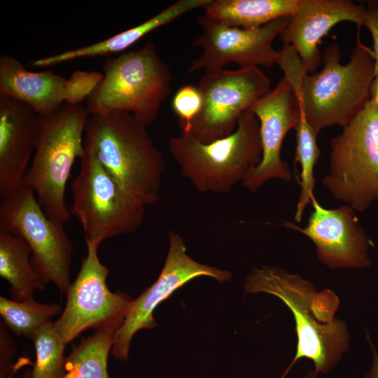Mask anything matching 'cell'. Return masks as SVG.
I'll return each mask as SVG.
<instances>
[{
  "instance_id": "obj_1",
  "label": "cell",
  "mask_w": 378,
  "mask_h": 378,
  "mask_svg": "<svg viewBox=\"0 0 378 378\" xmlns=\"http://www.w3.org/2000/svg\"><path fill=\"white\" fill-rule=\"evenodd\" d=\"M244 290L278 298L293 316L296 351L280 378H286L293 365L304 358L313 362L316 372L327 374L348 351L350 336L346 322L335 316L340 300L333 290H318L300 274L270 265L253 268L246 276Z\"/></svg>"
},
{
  "instance_id": "obj_2",
  "label": "cell",
  "mask_w": 378,
  "mask_h": 378,
  "mask_svg": "<svg viewBox=\"0 0 378 378\" xmlns=\"http://www.w3.org/2000/svg\"><path fill=\"white\" fill-rule=\"evenodd\" d=\"M147 126L128 112L113 111L90 115L85 130V145L120 188L146 206L159 200L165 170Z\"/></svg>"
},
{
  "instance_id": "obj_3",
  "label": "cell",
  "mask_w": 378,
  "mask_h": 378,
  "mask_svg": "<svg viewBox=\"0 0 378 378\" xmlns=\"http://www.w3.org/2000/svg\"><path fill=\"white\" fill-rule=\"evenodd\" d=\"M337 43L322 55L321 70L307 74L295 92L304 118L315 134L335 125L344 127L370 100L374 78L373 51L358 38L349 62L342 64Z\"/></svg>"
},
{
  "instance_id": "obj_4",
  "label": "cell",
  "mask_w": 378,
  "mask_h": 378,
  "mask_svg": "<svg viewBox=\"0 0 378 378\" xmlns=\"http://www.w3.org/2000/svg\"><path fill=\"white\" fill-rule=\"evenodd\" d=\"M168 146L181 174L200 192L228 193L259 164L262 154L259 121L249 109L224 138L203 144L181 133L170 137Z\"/></svg>"
},
{
  "instance_id": "obj_5",
  "label": "cell",
  "mask_w": 378,
  "mask_h": 378,
  "mask_svg": "<svg viewBox=\"0 0 378 378\" xmlns=\"http://www.w3.org/2000/svg\"><path fill=\"white\" fill-rule=\"evenodd\" d=\"M89 116L84 104L64 103L41 116L38 140L22 184L33 190L49 217L63 224L71 217L66 188L75 160L85 154L83 137Z\"/></svg>"
},
{
  "instance_id": "obj_6",
  "label": "cell",
  "mask_w": 378,
  "mask_h": 378,
  "mask_svg": "<svg viewBox=\"0 0 378 378\" xmlns=\"http://www.w3.org/2000/svg\"><path fill=\"white\" fill-rule=\"evenodd\" d=\"M102 73V80L85 101L90 115L122 111L146 125L155 121L173 77L153 42L105 60Z\"/></svg>"
},
{
  "instance_id": "obj_7",
  "label": "cell",
  "mask_w": 378,
  "mask_h": 378,
  "mask_svg": "<svg viewBox=\"0 0 378 378\" xmlns=\"http://www.w3.org/2000/svg\"><path fill=\"white\" fill-rule=\"evenodd\" d=\"M330 147L323 186L336 200L365 211L378 201V106L370 100Z\"/></svg>"
},
{
  "instance_id": "obj_8",
  "label": "cell",
  "mask_w": 378,
  "mask_h": 378,
  "mask_svg": "<svg viewBox=\"0 0 378 378\" xmlns=\"http://www.w3.org/2000/svg\"><path fill=\"white\" fill-rule=\"evenodd\" d=\"M85 149L71 183L70 211L81 224L85 241L101 243L134 232L144 221L146 206L120 188L90 147Z\"/></svg>"
},
{
  "instance_id": "obj_9",
  "label": "cell",
  "mask_w": 378,
  "mask_h": 378,
  "mask_svg": "<svg viewBox=\"0 0 378 378\" xmlns=\"http://www.w3.org/2000/svg\"><path fill=\"white\" fill-rule=\"evenodd\" d=\"M63 223L49 217L31 189L22 186L1 199L0 228L29 246L32 264L45 284L65 294L70 281L74 246Z\"/></svg>"
},
{
  "instance_id": "obj_10",
  "label": "cell",
  "mask_w": 378,
  "mask_h": 378,
  "mask_svg": "<svg viewBox=\"0 0 378 378\" xmlns=\"http://www.w3.org/2000/svg\"><path fill=\"white\" fill-rule=\"evenodd\" d=\"M87 253L77 276L65 295L66 304L53 326L67 344L90 328L122 324L134 299L125 293L112 292L106 279L110 272L98 255L101 243L85 241Z\"/></svg>"
},
{
  "instance_id": "obj_11",
  "label": "cell",
  "mask_w": 378,
  "mask_h": 378,
  "mask_svg": "<svg viewBox=\"0 0 378 378\" xmlns=\"http://www.w3.org/2000/svg\"><path fill=\"white\" fill-rule=\"evenodd\" d=\"M269 77L257 66L205 72L197 88L202 108L188 133L207 144L232 134L241 114L271 90Z\"/></svg>"
},
{
  "instance_id": "obj_12",
  "label": "cell",
  "mask_w": 378,
  "mask_h": 378,
  "mask_svg": "<svg viewBox=\"0 0 378 378\" xmlns=\"http://www.w3.org/2000/svg\"><path fill=\"white\" fill-rule=\"evenodd\" d=\"M169 248L163 267L156 281L134 300L121 326L115 331L112 356L127 360L134 335L143 329L157 326L154 311L174 291L199 276H209L224 282L232 278L230 272L198 262L188 255L183 239L178 233H168Z\"/></svg>"
},
{
  "instance_id": "obj_13",
  "label": "cell",
  "mask_w": 378,
  "mask_h": 378,
  "mask_svg": "<svg viewBox=\"0 0 378 378\" xmlns=\"http://www.w3.org/2000/svg\"><path fill=\"white\" fill-rule=\"evenodd\" d=\"M289 17L260 27L242 28L219 23L205 14L200 16L197 20L202 32L192 43L200 47L202 52L192 60L187 71L219 70L230 62L237 64L240 68L272 66L277 64L279 57L273 41L288 24Z\"/></svg>"
},
{
  "instance_id": "obj_14",
  "label": "cell",
  "mask_w": 378,
  "mask_h": 378,
  "mask_svg": "<svg viewBox=\"0 0 378 378\" xmlns=\"http://www.w3.org/2000/svg\"><path fill=\"white\" fill-rule=\"evenodd\" d=\"M307 224L300 227L284 221L283 225L301 232L316 246L319 261L330 269H361L370 265V240L348 204L336 209L322 206L315 197Z\"/></svg>"
},
{
  "instance_id": "obj_15",
  "label": "cell",
  "mask_w": 378,
  "mask_h": 378,
  "mask_svg": "<svg viewBox=\"0 0 378 378\" xmlns=\"http://www.w3.org/2000/svg\"><path fill=\"white\" fill-rule=\"evenodd\" d=\"M249 110L259 121L262 154L259 164L242 184L254 192L271 178L286 182L292 179L287 162L281 158V148L288 131L299 122L302 110L291 84L284 77L274 89L256 100Z\"/></svg>"
},
{
  "instance_id": "obj_16",
  "label": "cell",
  "mask_w": 378,
  "mask_h": 378,
  "mask_svg": "<svg viewBox=\"0 0 378 378\" xmlns=\"http://www.w3.org/2000/svg\"><path fill=\"white\" fill-rule=\"evenodd\" d=\"M365 13V7L349 0H302L279 38L295 49L307 74H313L322 64L321 39L342 22L364 26Z\"/></svg>"
},
{
  "instance_id": "obj_17",
  "label": "cell",
  "mask_w": 378,
  "mask_h": 378,
  "mask_svg": "<svg viewBox=\"0 0 378 378\" xmlns=\"http://www.w3.org/2000/svg\"><path fill=\"white\" fill-rule=\"evenodd\" d=\"M41 116L27 104L0 97V197L19 188L38 140Z\"/></svg>"
},
{
  "instance_id": "obj_18",
  "label": "cell",
  "mask_w": 378,
  "mask_h": 378,
  "mask_svg": "<svg viewBox=\"0 0 378 378\" xmlns=\"http://www.w3.org/2000/svg\"><path fill=\"white\" fill-rule=\"evenodd\" d=\"M66 78L52 70L28 71L13 56L0 57V97L23 102L40 116H48L64 104Z\"/></svg>"
},
{
  "instance_id": "obj_19",
  "label": "cell",
  "mask_w": 378,
  "mask_h": 378,
  "mask_svg": "<svg viewBox=\"0 0 378 378\" xmlns=\"http://www.w3.org/2000/svg\"><path fill=\"white\" fill-rule=\"evenodd\" d=\"M209 1L210 0H178L132 28L89 46L36 59L31 62L30 65L45 68L78 59L122 53L152 31L190 10L204 8Z\"/></svg>"
},
{
  "instance_id": "obj_20",
  "label": "cell",
  "mask_w": 378,
  "mask_h": 378,
  "mask_svg": "<svg viewBox=\"0 0 378 378\" xmlns=\"http://www.w3.org/2000/svg\"><path fill=\"white\" fill-rule=\"evenodd\" d=\"M302 0H211L203 8L210 18L229 27L256 28L290 16Z\"/></svg>"
},
{
  "instance_id": "obj_21",
  "label": "cell",
  "mask_w": 378,
  "mask_h": 378,
  "mask_svg": "<svg viewBox=\"0 0 378 378\" xmlns=\"http://www.w3.org/2000/svg\"><path fill=\"white\" fill-rule=\"evenodd\" d=\"M31 251L21 237L0 228V276L10 285L15 301L34 298L36 290H43L45 282L29 258Z\"/></svg>"
},
{
  "instance_id": "obj_22",
  "label": "cell",
  "mask_w": 378,
  "mask_h": 378,
  "mask_svg": "<svg viewBox=\"0 0 378 378\" xmlns=\"http://www.w3.org/2000/svg\"><path fill=\"white\" fill-rule=\"evenodd\" d=\"M121 324L97 329L92 335L74 345L65 358L61 378H109L108 358L115 331Z\"/></svg>"
},
{
  "instance_id": "obj_23",
  "label": "cell",
  "mask_w": 378,
  "mask_h": 378,
  "mask_svg": "<svg viewBox=\"0 0 378 378\" xmlns=\"http://www.w3.org/2000/svg\"><path fill=\"white\" fill-rule=\"evenodd\" d=\"M57 303L43 304L34 298L15 301L0 297V315L5 326L16 336L32 340L38 330L61 312Z\"/></svg>"
},
{
  "instance_id": "obj_24",
  "label": "cell",
  "mask_w": 378,
  "mask_h": 378,
  "mask_svg": "<svg viewBox=\"0 0 378 378\" xmlns=\"http://www.w3.org/2000/svg\"><path fill=\"white\" fill-rule=\"evenodd\" d=\"M295 130L296 131V148L294 162L300 164L301 172L300 181H299L300 192L294 219L297 223H300L306 206L312 204L314 197L315 177L314 169L321 153L316 143L317 135L307 122L302 112Z\"/></svg>"
},
{
  "instance_id": "obj_25",
  "label": "cell",
  "mask_w": 378,
  "mask_h": 378,
  "mask_svg": "<svg viewBox=\"0 0 378 378\" xmlns=\"http://www.w3.org/2000/svg\"><path fill=\"white\" fill-rule=\"evenodd\" d=\"M31 340L36 351L31 378H61L64 371L66 344L55 330L53 322L42 326Z\"/></svg>"
},
{
  "instance_id": "obj_26",
  "label": "cell",
  "mask_w": 378,
  "mask_h": 378,
  "mask_svg": "<svg viewBox=\"0 0 378 378\" xmlns=\"http://www.w3.org/2000/svg\"><path fill=\"white\" fill-rule=\"evenodd\" d=\"M202 99L197 86L186 85L176 91L172 99V109L178 118L181 133H188L200 113Z\"/></svg>"
},
{
  "instance_id": "obj_27",
  "label": "cell",
  "mask_w": 378,
  "mask_h": 378,
  "mask_svg": "<svg viewBox=\"0 0 378 378\" xmlns=\"http://www.w3.org/2000/svg\"><path fill=\"white\" fill-rule=\"evenodd\" d=\"M103 73L97 71L76 70L64 85V103L71 105L82 104L90 96L102 80Z\"/></svg>"
},
{
  "instance_id": "obj_28",
  "label": "cell",
  "mask_w": 378,
  "mask_h": 378,
  "mask_svg": "<svg viewBox=\"0 0 378 378\" xmlns=\"http://www.w3.org/2000/svg\"><path fill=\"white\" fill-rule=\"evenodd\" d=\"M0 326V374L1 378H5L11 370V360L13 356L15 353V346L6 330L5 324L1 323Z\"/></svg>"
},
{
  "instance_id": "obj_29",
  "label": "cell",
  "mask_w": 378,
  "mask_h": 378,
  "mask_svg": "<svg viewBox=\"0 0 378 378\" xmlns=\"http://www.w3.org/2000/svg\"><path fill=\"white\" fill-rule=\"evenodd\" d=\"M364 26L368 28L373 39L375 76L378 74V1H370L365 8Z\"/></svg>"
},
{
  "instance_id": "obj_30",
  "label": "cell",
  "mask_w": 378,
  "mask_h": 378,
  "mask_svg": "<svg viewBox=\"0 0 378 378\" xmlns=\"http://www.w3.org/2000/svg\"><path fill=\"white\" fill-rule=\"evenodd\" d=\"M365 337L372 352V364L369 371L363 378H378V351L367 330H365Z\"/></svg>"
},
{
  "instance_id": "obj_31",
  "label": "cell",
  "mask_w": 378,
  "mask_h": 378,
  "mask_svg": "<svg viewBox=\"0 0 378 378\" xmlns=\"http://www.w3.org/2000/svg\"><path fill=\"white\" fill-rule=\"evenodd\" d=\"M370 100L378 106V74L374 76L370 86Z\"/></svg>"
},
{
  "instance_id": "obj_32",
  "label": "cell",
  "mask_w": 378,
  "mask_h": 378,
  "mask_svg": "<svg viewBox=\"0 0 378 378\" xmlns=\"http://www.w3.org/2000/svg\"><path fill=\"white\" fill-rule=\"evenodd\" d=\"M318 374H319L316 372L314 368H312L308 370L302 378H318Z\"/></svg>"
},
{
  "instance_id": "obj_33",
  "label": "cell",
  "mask_w": 378,
  "mask_h": 378,
  "mask_svg": "<svg viewBox=\"0 0 378 378\" xmlns=\"http://www.w3.org/2000/svg\"><path fill=\"white\" fill-rule=\"evenodd\" d=\"M22 378H31V372H27Z\"/></svg>"
}]
</instances>
